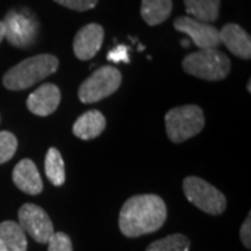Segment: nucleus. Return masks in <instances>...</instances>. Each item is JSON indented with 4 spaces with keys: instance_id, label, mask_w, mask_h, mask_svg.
Returning <instances> with one entry per match:
<instances>
[{
    "instance_id": "obj_13",
    "label": "nucleus",
    "mask_w": 251,
    "mask_h": 251,
    "mask_svg": "<svg viewBox=\"0 0 251 251\" xmlns=\"http://www.w3.org/2000/svg\"><path fill=\"white\" fill-rule=\"evenodd\" d=\"M221 44H224L234 56L243 60H250L251 38L250 35L237 24H226L219 29Z\"/></svg>"
},
{
    "instance_id": "obj_5",
    "label": "nucleus",
    "mask_w": 251,
    "mask_h": 251,
    "mask_svg": "<svg viewBox=\"0 0 251 251\" xmlns=\"http://www.w3.org/2000/svg\"><path fill=\"white\" fill-rule=\"evenodd\" d=\"M183 191L188 201L205 214L221 215L226 209V197L218 188L201 177H186L183 180Z\"/></svg>"
},
{
    "instance_id": "obj_25",
    "label": "nucleus",
    "mask_w": 251,
    "mask_h": 251,
    "mask_svg": "<svg viewBox=\"0 0 251 251\" xmlns=\"http://www.w3.org/2000/svg\"><path fill=\"white\" fill-rule=\"evenodd\" d=\"M3 39H4V24H3V21H0V44Z\"/></svg>"
},
{
    "instance_id": "obj_7",
    "label": "nucleus",
    "mask_w": 251,
    "mask_h": 251,
    "mask_svg": "<svg viewBox=\"0 0 251 251\" xmlns=\"http://www.w3.org/2000/svg\"><path fill=\"white\" fill-rule=\"evenodd\" d=\"M3 24L4 38L13 46L27 49L35 44L39 24L35 16L27 9L10 10L3 20Z\"/></svg>"
},
{
    "instance_id": "obj_27",
    "label": "nucleus",
    "mask_w": 251,
    "mask_h": 251,
    "mask_svg": "<svg viewBox=\"0 0 251 251\" xmlns=\"http://www.w3.org/2000/svg\"><path fill=\"white\" fill-rule=\"evenodd\" d=\"M247 91L251 92V81H249V84H247Z\"/></svg>"
},
{
    "instance_id": "obj_18",
    "label": "nucleus",
    "mask_w": 251,
    "mask_h": 251,
    "mask_svg": "<svg viewBox=\"0 0 251 251\" xmlns=\"http://www.w3.org/2000/svg\"><path fill=\"white\" fill-rule=\"evenodd\" d=\"M45 173L49 181L60 187L66 181V168H64V161L62 158V153L57 148H49L45 156Z\"/></svg>"
},
{
    "instance_id": "obj_26",
    "label": "nucleus",
    "mask_w": 251,
    "mask_h": 251,
    "mask_svg": "<svg viewBox=\"0 0 251 251\" xmlns=\"http://www.w3.org/2000/svg\"><path fill=\"white\" fill-rule=\"evenodd\" d=\"M181 44H183V46H184V48H187L188 41H187V39H183V41H181Z\"/></svg>"
},
{
    "instance_id": "obj_12",
    "label": "nucleus",
    "mask_w": 251,
    "mask_h": 251,
    "mask_svg": "<svg viewBox=\"0 0 251 251\" xmlns=\"http://www.w3.org/2000/svg\"><path fill=\"white\" fill-rule=\"evenodd\" d=\"M13 181L23 193L29 196H38L42 193L44 184L38 168L31 159H23L14 166L13 171Z\"/></svg>"
},
{
    "instance_id": "obj_8",
    "label": "nucleus",
    "mask_w": 251,
    "mask_h": 251,
    "mask_svg": "<svg viewBox=\"0 0 251 251\" xmlns=\"http://www.w3.org/2000/svg\"><path fill=\"white\" fill-rule=\"evenodd\" d=\"M18 225L39 244H46L54 233L49 215L45 209L35 204H24L18 209Z\"/></svg>"
},
{
    "instance_id": "obj_3",
    "label": "nucleus",
    "mask_w": 251,
    "mask_h": 251,
    "mask_svg": "<svg viewBox=\"0 0 251 251\" xmlns=\"http://www.w3.org/2000/svg\"><path fill=\"white\" fill-rule=\"evenodd\" d=\"M230 60L218 49H200L187 54L183 60V70L201 80L221 81L230 72Z\"/></svg>"
},
{
    "instance_id": "obj_17",
    "label": "nucleus",
    "mask_w": 251,
    "mask_h": 251,
    "mask_svg": "<svg viewBox=\"0 0 251 251\" xmlns=\"http://www.w3.org/2000/svg\"><path fill=\"white\" fill-rule=\"evenodd\" d=\"M172 13V0H141V17L148 25H159Z\"/></svg>"
},
{
    "instance_id": "obj_19",
    "label": "nucleus",
    "mask_w": 251,
    "mask_h": 251,
    "mask_svg": "<svg viewBox=\"0 0 251 251\" xmlns=\"http://www.w3.org/2000/svg\"><path fill=\"white\" fill-rule=\"evenodd\" d=\"M190 239L181 233H173L152 242L145 251H188Z\"/></svg>"
},
{
    "instance_id": "obj_23",
    "label": "nucleus",
    "mask_w": 251,
    "mask_h": 251,
    "mask_svg": "<svg viewBox=\"0 0 251 251\" xmlns=\"http://www.w3.org/2000/svg\"><path fill=\"white\" fill-rule=\"evenodd\" d=\"M108 60L113 63H128V48L125 45H117L115 49H112L108 53Z\"/></svg>"
},
{
    "instance_id": "obj_15",
    "label": "nucleus",
    "mask_w": 251,
    "mask_h": 251,
    "mask_svg": "<svg viewBox=\"0 0 251 251\" xmlns=\"http://www.w3.org/2000/svg\"><path fill=\"white\" fill-rule=\"evenodd\" d=\"M0 243L7 251H27L28 249L25 232L13 221H4L0 224Z\"/></svg>"
},
{
    "instance_id": "obj_11",
    "label": "nucleus",
    "mask_w": 251,
    "mask_h": 251,
    "mask_svg": "<svg viewBox=\"0 0 251 251\" xmlns=\"http://www.w3.org/2000/svg\"><path fill=\"white\" fill-rule=\"evenodd\" d=\"M62 94L59 87L54 84H44L36 88L27 99V108L31 113L36 116H49L60 105Z\"/></svg>"
},
{
    "instance_id": "obj_1",
    "label": "nucleus",
    "mask_w": 251,
    "mask_h": 251,
    "mask_svg": "<svg viewBox=\"0 0 251 251\" xmlns=\"http://www.w3.org/2000/svg\"><path fill=\"white\" fill-rule=\"evenodd\" d=\"M166 216V204L159 196L140 194L123 204L119 214V229L126 237H140L159 230Z\"/></svg>"
},
{
    "instance_id": "obj_14",
    "label": "nucleus",
    "mask_w": 251,
    "mask_h": 251,
    "mask_svg": "<svg viewBox=\"0 0 251 251\" xmlns=\"http://www.w3.org/2000/svg\"><path fill=\"white\" fill-rule=\"evenodd\" d=\"M106 127V119L99 110H88L82 113L73 126V134L81 140H94L103 133Z\"/></svg>"
},
{
    "instance_id": "obj_9",
    "label": "nucleus",
    "mask_w": 251,
    "mask_h": 251,
    "mask_svg": "<svg viewBox=\"0 0 251 251\" xmlns=\"http://www.w3.org/2000/svg\"><path fill=\"white\" fill-rule=\"evenodd\" d=\"M173 25L179 32L186 34L198 49H216L221 45L219 29L212 24L198 21L190 16H184L176 18Z\"/></svg>"
},
{
    "instance_id": "obj_21",
    "label": "nucleus",
    "mask_w": 251,
    "mask_h": 251,
    "mask_svg": "<svg viewBox=\"0 0 251 251\" xmlns=\"http://www.w3.org/2000/svg\"><path fill=\"white\" fill-rule=\"evenodd\" d=\"M48 244V251H73L72 239L63 232H54Z\"/></svg>"
},
{
    "instance_id": "obj_16",
    "label": "nucleus",
    "mask_w": 251,
    "mask_h": 251,
    "mask_svg": "<svg viewBox=\"0 0 251 251\" xmlns=\"http://www.w3.org/2000/svg\"><path fill=\"white\" fill-rule=\"evenodd\" d=\"M188 16L202 23H214L219 17L221 0H184Z\"/></svg>"
},
{
    "instance_id": "obj_24",
    "label": "nucleus",
    "mask_w": 251,
    "mask_h": 251,
    "mask_svg": "<svg viewBox=\"0 0 251 251\" xmlns=\"http://www.w3.org/2000/svg\"><path fill=\"white\" fill-rule=\"evenodd\" d=\"M240 240H242L243 246L250 250L251 249V214L247 215L246 221L243 222L242 227H240Z\"/></svg>"
},
{
    "instance_id": "obj_28",
    "label": "nucleus",
    "mask_w": 251,
    "mask_h": 251,
    "mask_svg": "<svg viewBox=\"0 0 251 251\" xmlns=\"http://www.w3.org/2000/svg\"><path fill=\"white\" fill-rule=\"evenodd\" d=\"M0 251H7L6 249H4V246H3L1 243H0Z\"/></svg>"
},
{
    "instance_id": "obj_22",
    "label": "nucleus",
    "mask_w": 251,
    "mask_h": 251,
    "mask_svg": "<svg viewBox=\"0 0 251 251\" xmlns=\"http://www.w3.org/2000/svg\"><path fill=\"white\" fill-rule=\"evenodd\" d=\"M53 1L75 11H87V10L94 9L98 3V0H53Z\"/></svg>"
},
{
    "instance_id": "obj_6",
    "label": "nucleus",
    "mask_w": 251,
    "mask_h": 251,
    "mask_svg": "<svg viewBox=\"0 0 251 251\" xmlns=\"http://www.w3.org/2000/svg\"><path fill=\"white\" fill-rule=\"evenodd\" d=\"M122 84V73L113 66H102L91 74L78 88L82 103H95L115 94Z\"/></svg>"
},
{
    "instance_id": "obj_10",
    "label": "nucleus",
    "mask_w": 251,
    "mask_h": 251,
    "mask_svg": "<svg viewBox=\"0 0 251 251\" xmlns=\"http://www.w3.org/2000/svg\"><path fill=\"white\" fill-rule=\"evenodd\" d=\"M103 28L99 24H87L78 29V32L74 36L73 49L74 54L80 60H90L98 53L102 42H103Z\"/></svg>"
},
{
    "instance_id": "obj_4",
    "label": "nucleus",
    "mask_w": 251,
    "mask_h": 251,
    "mask_svg": "<svg viewBox=\"0 0 251 251\" xmlns=\"http://www.w3.org/2000/svg\"><path fill=\"white\" fill-rule=\"evenodd\" d=\"M166 134L172 143L180 144L201 133L205 126L204 112L197 105H184L168 110L165 116Z\"/></svg>"
},
{
    "instance_id": "obj_2",
    "label": "nucleus",
    "mask_w": 251,
    "mask_h": 251,
    "mask_svg": "<svg viewBox=\"0 0 251 251\" xmlns=\"http://www.w3.org/2000/svg\"><path fill=\"white\" fill-rule=\"evenodd\" d=\"M57 69L59 60L56 56L50 53L36 54L11 67L3 77V85L10 91L27 90L52 75Z\"/></svg>"
},
{
    "instance_id": "obj_20",
    "label": "nucleus",
    "mask_w": 251,
    "mask_h": 251,
    "mask_svg": "<svg viewBox=\"0 0 251 251\" xmlns=\"http://www.w3.org/2000/svg\"><path fill=\"white\" fill-rule=\"evenodd\" d=\"M17 137L10 131H0V165L9 162L17 151Z\"/></svg>"
}]
</instances>
